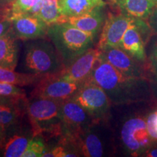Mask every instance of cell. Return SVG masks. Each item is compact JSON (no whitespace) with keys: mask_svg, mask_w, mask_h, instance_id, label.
Returning a JSON list of instances; mask_svg holds the SVG:
<instances>
[{"mask_svg":"<svg viewBox=\"0 0 157 157\" xmlns=\"http://www.w3.org/2000/svg\"><path fill=\"white\" fill-rule=\"evenodd\" d=\"M78 156L79 154H78V153L67 150V148H65L64 147L60 146L51 149L50 151H48L43 155L42 157H67Z\"/></svg>","mask_w":157,"mask_h":157,"instance_id":"obj_26","label":"cell"},{"mask_svg":"<svg viewBox=\"0 0 157 157\" xmlns=\"http://www.w3.org/2000/svg\"><path fill=\"white\" fill-rule=\"evenodd\" d=\"M48 36L66 68L92 48L96 36L80 30L68 23H57L49 25Z\"/></svg>","mask_w":157,"mask_h":157,"instance_id":"obj_2","label":"cell"},{"mask_svg":"<svg viewBox=\"0 0 157 157\" xmlns=\"http://www.w3.org/2000/svg\"><path fill=\"white\" fill-rule=\"evenodd\" d=\"M29 103L27 113L34 136L48 134L60 136L63 133L62 101L37 98Z\"/></svg>","mask_w":157,"mask_h":157,"instance_id":"obj_3","label":"cell"},{"mask_svg":"<svg viewBox=\"0 0 157 157\" xmlns=\"http://www.w3.org/2000/svg\"><path fill=\"white\" fill-rule=\"evenodd\" d=\"M13 104H0V125L2 126L5 127L10 126L18 119L21 113Z\"/></svg>","mask_w":157,"mask_h":157,"instance_id":"obj_23","label":"cell"},{"mask_svg":"<svg viewBox=\"0 0 157 157\" xmlns=\"http://www.w3.org/2000/svg\"><path fill=\"white\" fill-rule=\"evenodd\" d=\"M18 101L13 99L10 98L4 97V96L0 95V104H10V103H15V102Z\"/></svg>","mask_w":157,"mask_h":157,"instance_id":"obj_31","label":"cell"},{"mask_svg":"<svg viewBox=\"0 0 157 157\" xmlns=\"http://www.w3.org/2000/svg\"><path fill=\"white\" fill-rule=\"evenodd\" d=\"M45 76L31 73H18L14 70L0 67V82L22 86L37 84Z\"/></svg>","mask_w":157,"mask_h":157,"instance_id":"obj_19","label":"cell"},{"mask_svg":"<svg viewBox=\"0 0 157 157\" xmlns=\"http://www.w3.org/2000/svg\"><path fill=\"white\" fill-rule=\"evenodd\" d=\"M11 21L8 20H3V21H0V36L8 30L10 27L11 26Z\"/></svg>","mask_w":157,"mask_h":157,"instance_id":"obj_30","label":"cell"},{"mask_svg":"<svg viewBox=\"0 0 157 157\" xmlns=\"http://www.w3.org/2000/svg\"><path fill=\"white\" fill-rule=\"evenodd\" d=\"M152 1H154V2H156L157 4V0H152Z\"/></svg>","mask_w":157,"mask_h":157,"instance_id":"obj_35","label":"cell"},{"mask_svg":"<svg viewBox=\"0 0 157 157\" xmlns=\"http://www.w3.org/2000/svg\"><path fill=\"white\" fill-rule=\"evenodd\" d=\"M66 143L78 148L79 154L84 156L101 157L103 154V145L99 137L86 129L71 137Z\"/></svg>","mask_w":157,"mask_h":157,"instance_id":"obj_16","label":"cell"},{"mask_svg":"<svg viewBox=\"0 0 157 157\" xmlns=\"http://www.w3.org/2000/svg\"><path fill=\"white\" fill-rule=\"evenodd\" d=\"M105 5L103 0H58L59 12L66 17L85 14Z\"/></svg>","mask_w":157,"mask_h":157,"instance_id":"obj_17","label":"cell"},{"mask_svg":"<svg viewBox=\"0 0 157 157\" xmlns=\"http://www.w3.org/2000/svg\"><path fill=\"white\" fill-rule=\"evenodd\" d=\"M30 140L23 135H15L4 146L3 156L5 157H22Z\"/></svg>","mask_w":157,"mask_h":157,"instance_id":"obj_21","label":"cell"},{"mask_svg":"<svg viewBox=\"0 0 157 157\" xmlns=\"http://www.w3.org/2000/svg\"><path fill=\"white\" fill-rule=\"evenodd\" d=\"M48 151L44 142L36 137L30 140L22 157H42Z\"/></svg>","mask_w":157,"mask_h":157,"instance_id":"obj_25","label":"cell"},{"mask_svg":"<svg viewBox=\"0 0 157 157\" xmlns=\"http://www.w3.org/2000/svg\"><path fill=\"white\" fill-rule=\"evenodd\" d=\"M123 13L135 19L145 20L157 4L152 0H114Z\"/></svg>","mask_w":157,"mask_h":157,"instance_id":"obj_18","label":"cell"},{"mask_svg":"<svg viewBox=\"0 0 157 157\" xmlns=\"http://www.w3.org/2000/svg\"><path fill=\"white\" fill-rule=\"evenodd\" d=\"M147 20H148L147 23H148L149 28L151 29V31L154 34H157V5L155 6Z\"/></svg>","mask_w":157,"mask_h":157,"instance_id":"obj_29","label":"cell"},{"mask_svg":"<svg viewBox=\"0 0 157 157\" xmlns=\"http://www.w3.org/2000/svg\"><path fill=\"white\" fill-rule=\"evenodd\" d=\"M84 84V82L65 80L60 78L58 74L46 76L36 84L32 93V97L64 101L73 97Z\"/></svg>","mask_w":157,"mask_h":157,"instance_id":"obj_7","label":"cell"},{"mask_svg":"<svg viewBox=\"0 0 157 157\" xmlns=\"http://www.w3.org/2000/svg\"><path fill=\"white\" fill-rule=\"evenodd\" d=\"M147 129L148 133L153 140H157V128L156 125V113H151L147 118Z\"/></svg>","mask_w":157,"mask_h":157,"instance_id":"obj_27","label":"cell"},{"mask_svg":"<svg viewBox=\"0 0 157 157\" xmlns=\"http://www.w3.org/2000/svg\"><path fill=\"white\" fill-rule=\"evenodd\" d=\"M149 58H150L151 66L157 78V40L153 44Z\"/></svg>","mask_w":157,"mask_h":157,"instance_id":"obj_28","label":"cell"},{"mask_svg":"<svg viewBox=\"0 0 157 157\" xmlns=\"http://www.w3.org/2000/svg\"><path fill=\"white\" fill-rule=\"evenodd\" d=\"M155 113H156V128H157V111H155Z\"/></svg>","mask_w":157,"mask_h":157,"instance_id":"obj_34","label":"cell"},{"mask_svg":"<svg viewBox=\"0 0 157 157\" xmlns=\"http://www.w3.org/2000/svg\"><path fill=\"white\" fill-rule=\"evenodd\" d=\"M23 65L29 73L45 76L60 73L65 68L53 44L40 39L26 43Z\"/></svg>","mask_w":157,"mask_h":157,"instance_id":"obj_4","label":"cell"},{"mask_svg":"<svg viewBox=\"0 0 157 157\" xmlns=\"http://www.w3.org/2000/svg\"><path fill=\"white\" fill-rule=\"evenodd\" d=\"M121 138L125 148L132 156H139L150 148L154 140L149 135L143 117H133L124 123Z\"/></svg>","mask_w":157,"mask_h":157,"instance_id":"obj_5","label":"cell"},{"mask_svg":"<svg viewBox=\"0 0 157 157\" xmlns=\"http://www.w3.org/2000/svg\"><path fill=\"white\" fill-rule=\"evenodd\" d=\"M36 15L49 25L60 23L63 15L59 12L58 0H43L42 8Z\"/></svg>","mask_w":157,"mask_h":157,"instance_id":"obj_22","label":"cell"},{"mask_svg":"<svg viewBox=\"0 0 157 157\" xmlns=\"http://www.w3.org/2000/svg\"><path fill=\"white\" fill-rule=\"evenodd\" d=\"M0 95L10 98L16 101L25 99L24 90L15 84L0 82Z\"/></svg>","mask_w":157,"mask_h":157,"instance_id":"obj_24","label":"cell"},{"mask_svg":"<svg viewBox=\"0 0 157 157\" xmlns=\"http://www.w3.org/2000/svg\"><path fill=\"white\" fill-rule=\"evenodd\" d=\"M103 7H97L89 13L75 17L63 16L60 23H68L80 30L96 36L104 22Z\"/></svg>","mask_w":157,"mask_h":157,"instance_id":"obj_15","label":"cell"},{"mask_svg":"<svg viewBox=\"0 0 157 157\" xmlns=\"http://www.w3.org/2000/svg\"><path fill=\"white\" fill-rule=\"evenodd\" d=\"M101 52L103 58L122 74L131 77L143 78L140 66L132 56L120 48H107Z\"/></svg>","mask_w":157,"mask_h":157,"instance_id":"obj_13","label":"cell"},{"mask_svg":"<svg viewBox=\"0 0 157 157\" xmlns=\"http://www.w3.org/2000/svg\"><path fill=\"white\" fill-rule=\"evenodd\" d=\"M143 154H144L145 156L157 157V148H154V149L149 148L143 153Z\"/></svg>","mask_w":157,"mask_h":157,"instance_id":"obj_32","label":"cell"},{"mask_svg":"<svg viewBox=\"0 0 157 157\" xmlns=\"http://www.w3.org/2000/svg\"><path fill=\"white\" fill-rule=\"evenodd\" d=\"M5 127L0 125V146L2 144L4 138H5Z\"/></svg>","mask_w":157,"mask_h":157,"instance_id":"obj_33","label":"cell"},{"mask_svg":"<svg viewBox=\"0 0 157 157\" xmlns=\"http://www.w3.org/2000/svg\"><path fill=\"white\" fill-rule=\"evenodd\" d=\"M17 39L12 26L0 36V67L10 70L16 68L19 57Z\"/></svg>","mask_w":157,"mask_h":157,"instance_id":"obj_14","label":"cell"},{"mask_svg":"<svg viewBox=\"0 0 157 157\" xmlns=\"http://www.w3.org/2000/svg\"><path fill=\"white\" fill-rule=\"evenodd\" d=\"M5 1H8V2H12V1H13V0H5Z\"/></svg>","mask_w":157,"mask_h":157,"instance_id":"obj_36","label":"cell"},{"mask_svg":"<svg viewBox=\"0 0 157 157\" xmlns=\"http://www.w3.org/2000/svg\"><path fill=\"white\" fill-rule=\"evenodd\" d=\"M87 111L90 117L101 119L110 108V101L105 91L92 82H85L78 91L71 98Z\"/></svg>","mask_w":157,"mask_h":157,"instance_id":"obj_6","label":"cell"},{"mask_svg":"<svg viewBox=\"0 0 157 157\" xmlns=\"http://www.w3.org/2000/svg\"><path fill=\"white\" fill-rule=\"evenodd\" d=\"M101 50L99 48H90L76 58L68 67L58 74L65 80L76 82H85L99 60Z\"/></svg>","mask_w":157,"mask_h":157,"instance_id":"obj_9","label":"cell"},{"mask_svg":"<svg viewBox=\"0 0 157 157\" xmlns=\"http://www.w3.org/2000/svg\"><path fill=\"white\" fill-rule=\"evenodd\" d=\"M5 20L11 21L13 17L21 15H37L42 7L43 0H13L10 2Z\"/></svg>","mask_w":157,"mask_h":157,"instance_id":"obj_20","label":"cell"},{"mask_svg":"<svg viewBox=\"0 0 157 157\" xmlns=\"http://www.w3.org/2000/svg\"><path fill=\"white\" fill-rule=\"evenodd\" d=\"M135 20L124 13L109 14L104 23L98 48L103 50L107 48H119L125 31Z\"/></svg>","mask_w":157,"mask_h":157,"instance_id":"obj_8","label":"cell"},{"mask_svg":"<svg viewBox=\"0 0 157 157\" xmlns=\"http://www.w3.org/2000/svg\"><path fill=\"white\" fill-rule=\"evenodd\" d=\"M150 28L148 23H145L143 20L135 19L125 31L119 48L135 60L141 62L146 61V56L143 35L144 31Z\"/></svg>","mask_w":157,"mask_h":157,"instance_id":"obj_11","label":"cell"},{"mask_svg":"<svg viewBox=\"0 0 157 157\" xmlns=\"http://www.w3.org/2000/svg\"><path fill=\"white\" fill-rule=\"evenodd\" d=\"M86 82L101 87L111 103L124 104L142 100L146 93L143 78L128 76L113 67L103 58L102 52L95 68Z\"/></svg>","mask_w":157,"mask_h":157,"instance_id":"obj_1","label":"cell"},{"mask_svg":"<svg viewBox=\"0 0 157 157\" xmlns=\"http://www.w3.org/2000/svg\"><path fill=\"white\" fill-rule=\"evenodd\" d=\"M12 27L18 39L36 40L48 36L49 25L36 15H21L11 20Z\"/></svg>","mask_w":157,"mask_h":157,"instance_id":"obj_12","label":"cell"},{"mask_svg":"<svg viewBox=\"0 0 157 157\" xmlns=\"http://www.w3.org/2000/svg\"><path fill=\"white\" fill-rule=\"evenodd\" d=\"M64 139H68L78 133L87 129L90 115L87 111L73 100L68 99L63 102Z\"/></svg>","mask_w":157,"mask_h":157,"instance_id":"obj_10","label":"cell"},{"mask_svg":"<svg viewBox=\"0 0 157 157\" xmlns=\"http://www.w3.org/2000/svg\"><path fill=\"white\" fill-rule=\"evenodd\" d=\"M4 1H5V0H0V2H4Z\"/></svg>","mask_w":157,"mask_h":157,"instance_id":"obj_37","label":"cell"}]
</instances>
